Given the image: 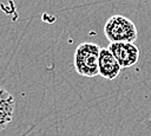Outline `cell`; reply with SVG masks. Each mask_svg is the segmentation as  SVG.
<instances>
[{"label":"cell","instance_id":"cell-1","mask_svg":"<svg viewBox=\"0 0 151 136\" xmlns=\"http://www.w3.org/2000/svg\"><path fill=\"white\" fill-rule=\"evenodd\" d=\"M105 37L110 43H134L138 32L134 22L124 15H112L104 25Z\"/></svg>","mask_w":151,"mask_h":136},{"label":"cell","instance_id":"cell-4","mask_svg":"<svg viewBox=\"0 0 151 136\" xmlns=\"http://www.w3.org/2000/svg\"><path fill=\"white\" fill-rule=\"evenodd\" d=\"M122 71V66L118 60L111 53L109 48H100L99 61H98V72L99 75L109 80H113L119 76Z\"/></svg>","mask_w":151,"mask_h":136},{"label":"cell","instance_id":"cell-2","mask_svg":"<svg viewBox=\"0 0 151 136\" xmlns=\"http://www.w3.org/2000/svg\"><path fill=\"white\" fill-rule=\"evenodd\" d=\"M100 47L94 43H83L78 45L74 52V67L80 76L94 77L99 75L98 61H99Z\"/></svg>","mask_w":151,"mask_h":136},{"label":"cell","instance_id":"cell-3","mask_svg":"<svg viewBox=\"0 0 151 136\" xmlns=\"http://www.w3.org/2000/svg\"><path fill=\"white\" fill-rule=\"evenodd\" d=\"M107 48L118 60L122 69L133 66L139 59V48L133 43H111Z\"/></svg>","mask_w":151,"mask_h":136},{"label":"cell","instance_id":"cell-5","mask_svg":"<svg viewBox=\"0 0 151 136\" xmlns=\"http://www.w3.org/2000/svg\"><path fill=\"white\" fill-rule=\"evenodd\" d=\"M14 108V97L8 91L0 88V131L6 129L8 123L12 121Z\"/></svg>","mask_w":151,"mask_h":136}]
</instances>
